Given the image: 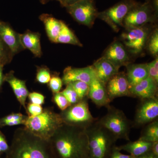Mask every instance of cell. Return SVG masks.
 <instances>
[{
    "label": "cell",
    "instance_id": "31",
    "mask_svg": "<svg viewBox=\"0 0 158 158\" xmlns=\"http://www.w3.org/2000/svg\"><path fill=\"white\" fill-rule=\"evenodd\" d=\"M63 81L62 79L58 75V74L53 75L50 81L49 82V86L53 94L61 92Z\"/></svg>",
    "mask_w": 158,
    "mask_h": 158
},
{
    "label": "cell",
    "instance_id": "6",
    "mask_svg": "<svg viewBox=\"0 0 158 158\" xmlns=\"http://www.w3.org/2000/svg\"><path fill=\"white\" fill-rule=\"evenodd\" d=\"M88 98L71 105L59 113L63 123L82 128L87 129L98 119L90 113Z\"/></svg>",
    "mask_w": 158,
    "mask_h": 158
},
{
    "label": "cell",
    "instance_id": "30",
    "mask_svg": "<svg viewBox=\"0 0 158 158\" xmlns=\"http://www.w3.org/2000/svg\"><path fill=\"white\" fill-rule=\"evenodd\" d=\"M61 92L71 105L77 103L81 100L79 98L76 91L69 84L66 85V88Z\"/></svg>",
    "mask_w": 158,
    "mask_h": 158
},
{
    "label": "cell",
    "instance_id": "23",
    "mask_svg": "<svg viewBox=\"0 0 158 158\" xmlns=\"http://www.w3.org/2000/svg\"><path fill=\"white\" fill-rule=\"evenodd\" d=\"M153 143L138 139L137 141H130L124 145L116 146L119 151H125L135 157L144 154L150 151Z\"/></svg>",
    "mask_w": 158,
    "mask_h": 158
},
{
    "label": "cell",
    "instance_id": "4",
    "mask_svg": "<svg viewBox=\"0 0 158 158\" xmlns=\"http://www.w3.org/2000/svg\"><path fill=\"white\" fill-rule=\"evenodd\" d=\"M63 124L60 114L50 108H45L39 115L28 116L24 126L34 135L49 141Z\"/></svg>",
    "mask_w": 158,
    "mask_h": 158
},
{
    "label": "cell",
    "instance_id": "41",
    "mask_svg": "<svg viewBox=\"0 0 158 158\" xmlns=\"http://www.w3.org/2000/svg\"><path fill=\"white\" fill-rule=\"evenodd\" d=\"M3 66L0 65V90L4 81V75L3 74Z\"/></svg>",
    "mask_w": 158,
    "mask_h": 158
},
{
    "label": "cell",
    "instance_id": "39",
    "mask_svg": "<svg viewBox=\"0 0 158 158\" xmlns=\"http://www.w3.org/2000/svg\"><path fill=\"white\" fill-rule=\"evenodd\" d=\"M150 152L154 155L158 157V141L152 143Z\"/></svg>",
    "mask_w": 158,
    "mask_h": 158
},
{
    "label": "cell",
    "instance_id": "44",
    "mask_svg": "<svg viewBox=\"0 0 158 158\" xmlns=\"http://www.w3.org/2000/svg\"><path fill=\"white\" fill-rule=\"evenodd\" d=\"M0 65H2V66H3V67H4V65H3L2 64V62H0Z\"/></svg>",
    "mask_w": 158,
    "mask_h": 158
},
{
    "label": "cell",
    "instance_id": "22",
    "mask_svg": "<svg viewBox=\"0 0 158 158\" xmlns=\"http://www.w3.org/2000/svg\"><path fill=\"white\" fill-rule=\"evenodd\" d=\"M39 18L44 24L46 32L51 42L56 43L63 22L48 14L41 15Z\"/></svg>",
    "mask_w": 158,
    "mask_h": 158
},
{
    "label": "cell",
    "instance_id": "5",
    "mask_svg": "<svg viewBox=\"0 0 158 158\" xmlns=\"http://www.w3.org/2000/svg\"><path fill=\"white\" fill-rule=\"evenodd\" d=\"M107 113L97 122L111 133L118 140L130 141L129 135L133 127L132 122L126 116L122 110L109 105L106 107Z\"/></svg>",
    "mask_w": 158,
    "mask_h": 158
},
{
    "label": "cell",
    "instance_id": "13",
    "mask_svg": "<svg viewBox=\"0 0 158 158\" xmlns=\"http://www.w3.org/2000/svg\"><path fill=\"white\" fill-rule=\"evenodd\" d=\"M96 77V73L92 65L80 68L69 66L64 69L62 79L63 84L65 85L76 81L85 82L89 85Z\"/></svg>",
    "mask_w": 158,
    "mask_h": 158
},
{
    "label": "cell",
    "instance_id": "14",
    "mask_svg": "<svg viewBox=\"0 0 158 158\" xmlns=\"http://www.w3.org/2000/svg\"><path fill=\"white\" fill-rule=\"evenodd\" d=\"M0 37L14 56L25 49L21 42L20 34L15 32L8 23L1 20Z\"/></svg>",
    "mask_w": 158,
    "mask_h": 158
},
{
    "label": "cell",
    "instance_id": "8",
    "mask_svg": "<svg viewBox=\"0 0 158 158\" xmlns=\"http://www.w3.org/2000/svg\"><path fill=\"white\" fill-rule=\"evenodd\" d=\"M136 3L132 0H123L109 9L98 12L97 17L106 23L117 32L120 27L123 26L125 18Z\"/></svg>",
    "mask_w": 158,
    "mask_h": 158
},
{
    "label": "cell",
    "instance_id": "10",
    "mask_svg": "<svg viewBox=\"0 0 158 158\" xmlns=\"http://www.w3.org/2000/svg\"><path fill=\"white\" fill-rule=\"evenodd\" d=\"M137 108L133 127H144L150 123L158 119V97L140 100Z\"/></svg>",
    "mask_w": 158,
    "mask_h": 158
},
{
    "label": "cell",
    "instance_id": "27",
    "mask_svg": "<svg viewBox=\"0 0 158 158\" xmlns=\"http://www.w3.org/2000/svg\"><path fill=\"white\" fill-rule=\"evenodd\" d=\"M148 47L149 52L153 56L158 57V31L156 29L151 34L148 40Z\"/></svg>",
    "mask_w": 158,
    "mask_h": 158
},
{
    "label": "cell",
    "instance_id": "37",
    "mask_svg": "<svg viewBox=\"0 0 158 158\" xmlns=\"http://www.w3.org/2000/svg\"><path fill=\"white\" fill-rule=\"evenodd\" d=\"M109 158H135L131 155H125L122 153L120 151L116 148L115 146Z\"/></svg>",
    "mask_w": 158,
    "mask_h": 158
},
{
    "label": "cell",
    "instance_id": "40",
    "mask_svg": "<svg viewBox=\"0 0 158 158\" xmlns=\"http://www.w3.org/2000/svg\"><path fill=\"white\" fill-rule=\"evenodd\" d=\"M135 158H158V157L154 155L150 151L149 152L139 156L137 157H135Z\"/></svg>",
    "mask_w": 158,
    "mask_h": 158
},
{
    "label": "cell",
    "instance_id": "36",
    "mask_svg": "<svg viewBox=\"0 0 158 158\" xmlns=\"http://www.w3.org/2000/svg\"><path fill=\"white\" fill-rule=\"evenodd\" d=\"M28 97L31 103L41 105L44 104V98L43 94L37 92L29 93Z\"/></svg>",
    "mask_w": 158,
    "mask_h": 158
},
{
    "label": "cell",
    "instance_id": "21",
    "mask_svg": "<svg viewBox=\"0 0 158 158\" xmlns=\"http://www.w3.org/2000/svg\"><path fill=\"white\" fill-rule=\"evenodd\" d=\"M22 44L25 49H27L35 56L41 57L42 52L40 45V34L30 31L20 34Z\"/></svg>",
    "mask_w": 158,
    "mask_h": 158
},
{
    "label": "cell",
    "instance_id": "18",
    "mask_svg": "<svg viewBox=\"0 0 158 158\" xmlns=\"http://www.w3.org/2000/svg\"><path fill=\"white\" fill-rule=\"evenodd\" d=\"M4 81L9 83L17 100L27 112L26 102L29 92L26 86V81L17 78L15 76L13 71H11L4 76Z\"/></svg>",
    "mask_w": 158,
    "mask_h": 158
},
{
    "label": "cell",
    "instance_id": "28",
    "mask_svg": "<svg viewBox=\"0 0 158 158\" xmlns=\"http://www.w3.org/2000/svg\"><path fill=\"white\" fill-rule=\"evenodd\" d=\"M13 56V54L0 37V62L4 66L11 62Z\"/></svg>",
    "mask_w": 158,
    "mask_h": 158
},
{
    "label": "cell",
    "instance_id": "24",
    "mask_svg": "<svg viewBox=\"0 0 158 158\" xmlns=\"http://www.w3.org/2000/svg\"><path fill=\"white\" fill-rule=\"evenodd\" d=\"M56 43L67 44L80 47L83 46L73 31L63 22L57 38Z\"/></svg>",
    "mask_w": 158,
    "mask_h": 158
},
{
    "label": "cell",
    "instance_id": "3",
    "mask_svg": "<svg viewBox=\"0 0 158 158\" xmlns=\"http://www.w3.org/2000/svg\"><path fill=\"white\" fill-rule=\"evenodd\" d=\"M88 137L89 158H109L117 139L96 120L86 129Z\"/></svg>",
    "mask_w": 158,
    "mask_h": 158
},
{
    "label": "cell",
    "instance_id": "12",
    "mask_svg": "<svg viewBox=\"0 0 158 158\" xmlns=\"http://www.w3.org/2000/svg\"><path fill=\"white\" fill-rule=\"evenodd\" d=\"M108 96L111 102L114 99L121 97H130V86L124 73H118L106 85Z\"/></svg>",
    "mask_w": 158,
    "mask_h": 158
},
{
    "label": "cell",
    "instance_id": "20",
    "mask_svg": "<svg viewBox=\"0 0 158 158\" xmlns=\"http://www.w3.org/2000/svg\"><path fill=\"white\" fill-rule=\"evenodd\" d=\"M126 74L130 88L147 78L148 76L147 64H129Z\"/></svg>",
    "mask_w": 158,
    "mask_h": 158
},
{
    "label": "cell",
    "instance_id": "16",
    "mask_svg": "<svg viewBox=\"0 0 158 158\" xmlns=\"http://www.w3.org/2000/svg\"><path fill=\"white\" fill-rule=\"evenodd\" d=\"M158 84L150 77H148L130 88L131 97L142 100L158 97Z\"/></svg>",
    "mask_w": 158,
    "mask_h": 158
},
{
    "label": "cell",
    "instance_id": "43",
    "mask_svg": "<svg viewBox=\"0 0 158 158\" xmlns=\"http://www.w3.org/2000/svg\"><path fill=\"white\" fill-rule=\"evenodd\" d=\"M50 1L52 0H40V2L43 4H46ZM56 1H58L62 6L65 7V0H56Z\"/></svg>",
    "mask_w": 158,
    "mask_h": 158
},
{
    "label": "cell",
    "instance_id": "32",
    "mask_svg": "<svg viewBox=\"0 0 158 158\" xmlns=\"http://www.w3.org/2000/svg\"><path fill=\"white\" fill-rule=\"evenodd\" d=\"M53 100L54 102L62 111L67 109L71 105L61 92L53 94Z\"/></svg>",
    "mask_w": 158,
    "mask_h": 158
},
{
    "label": "cell",
    "instance_id": "15",
    "mask_svg": "<svg viewBox=\"0 0 158 158\" xmlns=\"http://www.w3.org/2000/svg\"><path fill=\"white\" fill-rule=\"evenodd\" d=\"M102 57L110 61L119 69L122 66L130 64L127 50L119 41L113 43L107 49Z\"/></svg>",
    "mask_w": 158,
    "mask_h": 158
},
{
    "label": "cell",
    "instance_id": "25",
    "mask_svg": "<svg viewBox=\"0 0 158 158\" xmlns=\"http://www.w3.org/2000/svg\"><path fill=\"white\" fill-rule=\"evenodd\" d=\"M139 139L151 143L158 141V119L144 126Z\"/></svg>",
    "mask_w": 158,
    "mask_h": 158
},
{
    "label": "cell",
    "instance_id": "1",
    "mask_svg": "<svg viewBox=\"0 0 158 158\" xmlns=\"http://www.w3.org/2000/svg\"><path fill=\"white\" fill-rule=\"evenodd\" d=\"M49 141L55 158H90L85 129L63 123Z\"/></svg>",
    "mask_w": 158,
    "mask_h": 158
},
{
    "label": "cell",
    "instance_id": "9",
    "mask_svg": "<svg viewBox=\"0 0 158 158\" xmlns=\"http://www.w3.org/2000/svg\"><path fill=\"white\" fill-rule=\"evenodd\" d=\"M65 8L76 21L89 27L93 24L98 13L94 0H82Z\"/></svg>",
    "mask_w": 158,
    "mask_h": 158
},
{
    "label": "cell",
    "instance_id": "42",
    "mask_svg": "<svg viewBox=\"0 0 158 158\" xmlns=\"http://www.w3.org/2000/svg\"><path fill=\"white\" fill-rule=\"evenodd\" d=\"M81 1L82 0H65V7L73 5Z\"/></svg>",
    "mask_w": 158,
    "mask_h": 158
},
{
    "label": "cell",
    "instance_id": "35",
    "mask_svg": "<svg viewBox=\"0 0 158 158\" xmlns=\"http://www.w3.org/2000/svg\"><path fill=\"white\" fill-rule=\"evenodd\" d=\"M43 108L41 105L30 103L27 107V113L30 116H36L39 115L43 112Z\"/></svg>",
    "mask_w": 158,
    "mask_h": 158
},
{
    "label": "cell",
    "instance_id": "7",
    "mask_svg": "<svg viewBox=\"0 0 158 158\" xmlns=\"http://www.w3.org/2000/svg\"><path fill=\"white\" fill-rule=\"evenodd\" d=\"M156 14V11L149 2L143 4L136 3L125 18L123 26L127 29L143 27L153 21Z\"/></svg>",
    "mask_w": 158,
    "mask_h": 158
},
{
    "label": "cell",
    "instance_id": "2",
    "mask_svg": "<svg viewBox=\"0 0 158 158\" xmlns=\"http://www.w3.org/2000/svg\"><path fill=\"white\" fill-rule=\"evenodd\" d=\"M5 158H55L49 141L34 135L25 127L15 131Z\"/></svg>",
    "mask_w": 158,
    "mask_h": 158
},
{
    "label": "cell",
    "instance_id": "11",
    "mask_svg": "<svg viewBox=\"0 0 158 158\" xmlns=\"http://www.w3.org/2000/svg\"><path fill=\"white\" fill-rule=\"evenodd\" d=\"M149 31L144 26L127 29L121 34V39L127 50L134 55L141 53L149 37Z\"/></svg>",
    "mask_w": 158,
    "mask_h": 158
},
{
    "label": "cell",
    "instance_id": "17",
    "mask_svg": "<svg viewBox=\"0 0 158 158\" xmlns=\"http://www.w3.org/2000/svg\"><path fill=\"white\" fill-rule=\"evenodd\" d=\"M88 99H90L98 107L108 106L111 102L108 96L106 85L97 76L89 85Z\"/></svg>",
    "mask_w": 158,
    "mask_h": 158
},
{
    "label": "cell",
    "instance_id": "45",
    "mask_svg": "<svg viewBox=\"0 0 158 158\" xmlns=\"http://www.w3.org/2000/svg\"><path fill=\"white\" fill-rule=\"evenodd\" d=\"M2 151H1V150L0 149V155H1V154H2Z\"/></svg>",
    "mask_w": 158,
    "mask_h": 158
},
{
    "label": "cell",
    "instance_id": "29",
    "mask_svg": "<svg viewBox=\"0 0 158 158\" xmlns=\"http://www.w3.org/2000/svg\"><path fill=\"white\" fill-rule=\"evenodd\" d=\"M51 76L50 71L46 66L37 67L36 81L41 84H48L50 81Z\"/></svg>",
    "mask_w": 158,
    "mask_h": 158
},
{
    "label": "cell",
    "instance_id": "19",
    "mask_svg": "<svg viewBox=\"0 0 158 158\" xmlns=\"http://www.w3.org/2000/svg\"><path fill=\"white\" fill-rule=\"evenodd\" d=\"M97 77L106 85L113 76L118 73V69L113 63L102 57L92 65Z\"/></svg>",
    "mask_w": 158,
    "mask_h": 158
},
{
    "label": "cell",
    "instance_id": "34",
    "mask_svg": "<svg viewBox=\"0 0 158 158\" xmlns=\"http://www.w3.org/2000/svg\"><path fill=\"white\" fill-rule=\"evenodd\" d=\"M28 116H25L20 113H12L10 115L0 118V127H5V124L9 122L19 120V119H27Z\"/></svg>",
    "mask_w": 158,
    "mask_h": 158
},
{
    "label": "cell",
    "instance_id": "38",
    "mask_svg": "<svg viewBox=\"0 0 158 158\" xmlns=\"http://www.w3.org/2000/svg\"><path fill=\"white\" fill-rule=\"evenodd\" d=\"M9 148V144L7 143L5 137L0 132V149L3 153H6L8 152Z\"/></svg>",
    "mask_w": 158,
    "mask_h": 158
},
{
    "label": "cell",
    "instance_id": "33",
    "mask_svg": "<svg viewBox=\"0 0 158 158\" xmlns=\"http://www.w3.org/2000/svg\"><path fill=\"white\" fill-rule=\"evenodd\" d=\"M147 64L148 76L158 83V58L156 57L153 61Z\"/></svg>",
    "mask_w": 158,
    "mask_h": 158
},
{
    "label": "cell",
    "instance_id": "26",
    "mask_svg": "<svg viewBox=\"0 0 158 158\" xmlns=\"http://www.w3.org/2000/svg\"><path fill=\"white\" fill-rule=\"evenodd\" d=\"M76 91L80 100L88 97L89 89V85L85 82L76 81L69 83ZM68 85V84H67Z\"/></svg>",
    "mask_w": 158,
    "mask_h": 158
}]
</instances>
